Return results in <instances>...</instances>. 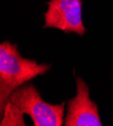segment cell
I'll return each mask as SVG.
<instances>
[{"label":"cell","mask_w":113,"mask_h":126,"mask_svg":"<svg viewBox=\"0 0 113 126\" xmlns=\"http://www.w3.org/2000/svg\"><path fill=\"white\" fill-rule=\"evenodd\" d=\"M49 68V65L22 58L16 45L9 41L0 44V92L7 96L26 82L45 75Z\"/></svg>","instance_id":"obj_1"},{"label":"cell","mask_w":113,"mask_h":126,"mask_svg":"<svg viewBox=\"0 0 113 126\" xmlns=\"http://www.w3.org/2000/svg\"><path fill=\"white\" fill-rule=\"evenodd\" d=\"M9 101L32 119L34 126H61L64 123L65 103L45 102L33 85L20 86L9 96Z\"/></svg>","instance_id":"obj_2"},{"label":"cell","mask_w":113,"mask_h":126,"mask_svg":"<svg viewBox=\"0 0 113 126\" xmlns=\"http://www.w3.org/2000/svg\"><path fill=\"white\" fill-rule=\"evenodd\" d=\"M45 12V28H57L65 33L83 36L86 28L82 19V0H49Z\"/></svg>","instance_id":"obj_3"},{"label":"cell","mask_w":113,"mask_h":126,"mask_svg":"<svg viewBox=\"0 0 113 126\" xmlns=\"http://www.w3.org/2000/svg\"><path fill=\"white\" fill-rule=\"evenodd\" d=\"M77 93L68 101V112L64 120L66 126H101L98 106L90 99V89L85 81L76 78Z\"/></svg>","instance_id":"obj_4"},{"label":"cell","mask_w":113,"mask_h":126,"mask_svg":"<svg viewBox=\"0 0 113 126\" xmlns=\"http://www.w3.org/2000/svg\"><path fill=\"white\" fill-rule=\"evenodd\" d=\"M22 112L8 100L3 117L0 120V126L2 125H25L24 119L22 118Z\"/></svg>","instance_id":"obj_5"},{"label":"cell","mask_w":113,"mask_h":126,"mask_svg":"<svg viewBox=\"0 0 113 126\" xmlns=\"http://www.w3.org/2000/svg\"><path fill=\"white\" fill-rule=\"evenodd\" d=\"M8 100H9V96L0 92V120H1L3 117V113H4L5 106H6Z\"/></svg>","instance_id":"obj_6"}]
</instances>
